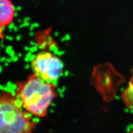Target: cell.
Masks as SVG:
<instances>
[{"mask_svg": "<svg viewBox=\"0 0 133 133\" xmlns=\"http://www.w3.org/2000/svg\"><path fill=\"white\" fill-rule=\"evenodd\" d=\"M14 93L0 91V133H33L38 124Z\"/></svg>", "mask_w": 133, "mask_h": 133, "instance_id": "cell-2", "label": "cell"}, {"mask_svg": "<svg viewBox=\"0 0 133 133\" xmlns=\"http://www.w3.org/2000/svg\"><path fill=\"white\" fill-rule=\"evenodd\" d=\"M14 7L10 0H0V27L10 24L14 17Z\"/></svg>", "mask_w": 133, "mask_h": 133, "instance_id": "cell-4", "label": "cell"}, {"mask_svg": "<svg viewBox=\"0 0 133 133\" xmlns=\"http://www.w3.org/2000/svg\"><path fill=\"white\" fill-rule=\"evenodd\" d=\"M123 102L129 109H133V74L129 84L121 95Z\"/></svg>", "mask_w": 133, "mask_h": 133, "instance_id": "cell-5", "label": "cell"}, {"mask_svg": "<svg viewBox=\"0 0 133 133\" xmlns=\"http://www.w3.org/2000/svg\"><path fill=\"white\" fill-rule=\"evenodd\" d=\"M14 94L25 110L41 118L47 115L49 108L58 96L56 84L46 82L33 74L26 81L17 83Z\"/></svg>", "mask_w": 133, "mask_h": 133, "instance_id": "cell-1", "label": "cell"}, {"mask_svg": "<svg viewBox=\"0 0 133 133\" xmlns=\"http://www.w3.org/2000/svg\"><path fill=\"white\" fill-rule=\"evenodd\" d=\"M131 133H133V131H132V132H131Z\"/></svg>", "mask_w": 133, "mask_h": 133, "instance_id": "cell-6", "label": "cell"}, {"mask_svg": "<svg viewBox=\"0 0 133 133\" xmlns=\"http://www.w3.org/2000/svg\"><path fill=\"white\" fill-rule=\"evenodd\" d=\"M33 74L46 82L56 84L62 74L64 65L60 58L52 53H38L32 60Z\"/></svg>", "mask_w": 133, "mask_h": 133, "instance_id": "cell-3", "label": "cell"}]
</instances>
